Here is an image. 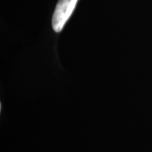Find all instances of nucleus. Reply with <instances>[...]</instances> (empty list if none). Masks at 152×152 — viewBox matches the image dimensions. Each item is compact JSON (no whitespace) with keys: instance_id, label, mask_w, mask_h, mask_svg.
I'll list each match as a JSON object with an SVG mask.
<instances>
[{"instance_id":"1","label":"nucleus","mask_w":152,"mask_h":152,"mask_svg":"<svg viewBox=\"0 0 152 152\" xmlns=\"http://www.w3.org/2000/svg\"><path fill=\"white\" fill-rule=\"evenodd\" d=\"M78 0H58L55 8L52 26L55 32L59 33L75 9Z\"/></svg>"}]
</instances>
